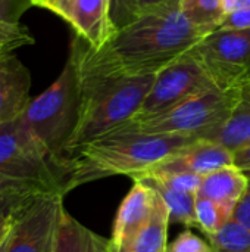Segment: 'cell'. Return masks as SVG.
I'll use <instances>...</instances> for the list:
<instances>
[{
	"label": "cell",
	"instance_id": "52a82bcc",
	"mask_svg": "<svg viewBox=\"0 0 250 252\" xmlns=\"http://www.w3.org/2000/svg\"><path fill=\"white\" fill-rule=\"evenodd\" d=\"M192 53L222 90L240 89L250 81V28L217 30L208 34Z\"/></svg>",
	"mask_w": 250,
	"mask_h": 252
},
{
	"label": "cell",
	"instance_id": "836d02e7",
	"mask_svg": "<svg viewBox=\"0 0 250 252\" xmlns=\"http://www.w3.org/2000/svg\"><path fill=\"white\" fill-rule=\"evenodd\" d=\"M248 7H250V0H224L225 13L240 10V9H248Z\"/></svg>",
	"mask_w": 250,
	"mask_h": 252
},
{
	"label": "cell",
	"instance_id": "7c38bea8",
	"mask_svg": "<svg viewBox=\"0 0 250 252\" xmlns=\"http://www.w3.org/2000/svg\"><path fill=\"white\" fill-rule=\"evenodd\" d=\"M31 74L13 55L0 52V126L22 115L31 97Z\"/></svg>",
	"mask_w": 250,
	"mask_h": 252
},
{
	"label": "cell",
	"instance_id": "8fae6325",
	"mask_svg": "<svg viewBox=\"0 0 250 252\" xmlns=\"http://www.w3.org/2000/svg\"><path fill=\"white\" fill-rule=\"evenodd\" d=\"M153 201L155 192L141 182H134L116 213L111 239L112 252L131 251L134 241L150 219Z\"/></svg>",
	"mask_w": 250,
	"mask_h": 252
},
{
	"label": "cell",
	"instance_id": "f546056e",
	"mask_svg": "<svg viewBox=\"0 0 250 252\" xmlns=\"http://www.w3.org/2000/svg\"><path fill=\"white\" fill-rule=\"evenodd\" d=\"M32 3L34 6L44 7L66 21L75 0H32Z\"/></svg>",
	"mask_w": 250,
	"mask_h": 252
},
{
	"label": "cell",
	"instance_id": "d4e9b609",
	"mask_svg": "<svg viewBox=\"0 0 250 252\" xmlns=\"http://www.w3.org/2000/svg\"><path fill=\"white\" fill-rule=\"evenodd\" d=\"M31 43H34V38L27 27L18 31H0V52H13Z\"/></svg>",
	"mask_w": 250,
	"mask_h": 252
},
{
	"label": "cell",
	"instance_id": "30bf717a",
	"mask_svg": "<svg viewBox=\"0 0 250 252\" xmlns=\"http://www.w3.org/2000/svg\"><path fill=\"white\" fill-rule=\"evenodd\" d=\"M230 165H233V152L230 149L208 139H196L190 145L131 179L137 180L140 177H158L168 174H194L203 177L215 170Z\"/></svg>",
	"mask_w": 250,
	"mask_h": 252
},
{
	"label": "cell",
	"instance_id": "9a60e30c",
	"mask_svg": "<svg viewBox=\"0 0 250 252\" xmlns=\"http://www.w3.org/2000/svg\"><path fill=\"white\" fill-rule=\"evenodd\" d=\"M200 139L217 142L231 152L250 145V81L240 87L239 100L228 120Z\"/></svg>",
	"mask_w": 250,
	"mask_h": 252
},
{
	"label": "cell",
	"instance_id": "e0dca14e",
	"mask_svg": "<svg viewBox=\"0 0 250 252\" xmlns=\"http://www.w3.org/2000/svg\"><path fill=\"white\" fill-rule=\"evenodd\" d=\"M169 223V211L164 199L155 192L150 219L139 233L130 252H168L167 239Z\"/></svg>",
	"mask_w": 250,
	"mask_h": 252
},
{
	"label": "cell",
	"instance_id": "7402d4cb",
	"mask_svg": "<svg viewBox=\"0 0 250 252\" xmlns=\"http://www.w3.org/2000/svg\"><path fill=\"white\" fill-rule=\"evenodd\" d=\"M34 6L32 0H0V31H18L22 15Z\"/></svg>",
	"mask_w": 250,
	"mask_h": 252
},
{
	"label": "cell",
	"instance_id": "d6a6232c",
	"mask_svg": "<svg viewBox=\"0 0 250 252\" xmlns=\"http://www.w3.org/2000/svg\"><path fill=\"white\" fill-rule=\"evenodd\" d=\"M32 196H19V195H0V213L6 210H13L22 205L27 199Z\"/></svg>",
	"mask_w": 250,
	"mask_h": 252
},
{
	"label": "cell",
	"instance_id": "5bb4252c",
	"mask_svg": "<svg viewBox=\"0 0 250 252\" xmlns=\"http://www.w3.org/2000/svg\"><path fill=\"white\" fill-rule=\"evenodd\" d=\"M246 186V173L237 170L234 165H230L203 176L196 195H202L214 201L231 219L234 207L243 196Z\"/></svg>",
	"mask_w": 250,
	"mask_h": 252
},
{
	"label": "cell",
	"instance_id": "d590c367",
	"mask_svg": "<svg viewBox=\"0 0 250 252\" xmlns=\"http://www.w3.org/2000/svg\"><path fill=\"white\" fill-rule=\"evenodd\" d=\"M211 252H214V250H212V251H211Z\"/></svg>",
	"mask_w": 250,
	"mask_h": 252
},
{
	"label": "cell",
	"instance_id": "1f68e13d",
	"mask_svg": "<svg viewBox=\"0 0 250 252\" xmlns=\"http://www.w3.org/2000/svg\"><path fill=\"white\" fill-rule=\"evenodd\" d=\"M18 208V207H16ZM16 208L13 210H6V211H1L0 213V242L9 235V232L12 230L13 227V223H15V211Z\"/></svg>",
	"mask_w": 250,
	"mask_h": 252
},
{
	"label": "cell",
	"instance_id": "4dcf8cb0",
	"mask_svg": "<svg viewBox=\"0 0 250 252\" xmlns=\"http://www.w3.org/2000/svg\"><path fill=\"white\" fill-rule=\"evenodd\" d=\"M233 165L243 173H250V145L233 151Z\"/></svg>",
	"mask_w": 250,
	"mask_h": 252
},
{
	"label": "cell",
	"instance_id": "ac0fdd59",
	"mask_svg": "<svg viewBox=\"0 0 250 252\" xmlns=\"http://www.w3.org/2000/svg\"><path fill=\"white\" fill-rule=\"evenodd\" d=\"M134 182H141L155 190L165 202L169 211L171 223H181L184 226L197 227L196 223V193H184L165 186L162 182L153 177H141Z\"/></svg>",
	"mask_w": 250,
	"mask_h": 252
},
{
	"label": "cell",
	"instance_id": "6da1fadb",
	"mask_svg": "<svg viewBox=\"0 0 250 252\" xmlns=\"http://www.w3.org/2000/svg\"><path fill=\"white\" fill-rule=\"evenodd\" d=\"M208 34L180 9L143 13L119 28L100 49L93 50L75 35L71 49L87 66L116 77L156 75L193 50Z\"/></svg>",
	"mask_w": 250,
	"mask_h": 252
},
{
	"label": "cell",
	"instance_id": "603a6c76",
	"mask_svg": "<svg viewBox=\"0 0 250 252\" xmlns=\"http://www.w3.org/2000/svg\"><path fill=\"white\" fill-rule=\"evenodd\" d=\"M153 179H158L165 186L184 193H197L202 182V177L194 174H168V176H158Z\"/></svg>",
	"mask_w": 250,
	"mask_h": 252
},
{
	"label": "cell",
	"instance_id": "4316f807",
	"mask_svg": "<svg viewBox=\"0 0 250 252\" xmlns=\"http://www.w3.org/2000/svg\"><path fill=\"white\" fill-rule=\"evenodd\" d=\"M137 15L180 9L181 0H134Z\"/></svg>",
	"mask_w": 250,
	"mask_h": 252
},
{
	"label": "cell",
	"instance_id": "484cf974",
	"mask_svg": "<svg viewBox=\"0 0 250 252\" xmlns=\"http://www.w3.org/2000/svg\"><path fill=\"white\" fill-rule=\"evenodd\" d=\"M111 1H112V19L116 31L131 24L139 16L134 0H111Z\"/></svg>",
	"mask_w": 250,
	"mask_h": 252
},
{
	"label": "cell",
	"instance_id": "ffe728a7",
	"mask_svg": "<svg viewBox=\"0 0 250 252\" xmlns=\"http://www.w3.org/2000/svg\"><path fill=\"white\" fill-rule=\"evenodd\" d=\"M214 252H250V230L228 220L218 233L208 238Z\"/></svg>",
	"mask_w": 250,
	"mask_h": 252
},
{
	"label": "cell",
	"instance_id": "9c48e42d",
	"mask_svg": "<svg viewBox=\"0 0 250 252\" xmlns=\"http://www.w3.org/2000/svg\"><path fill=\"white\" fill-rule=\"evenodd\" d=\"M63 195L47 193L27 199L15 211L7 252H55Z\"/></svg>",
	"mask_w": 250,
	"mask_h": 252
},
{
	"label": "cell",
	"instance_id": "3957f363",
	"mask_svg": "<svg viewBox=\"0 0 250 252\" xmlns=\"http://www.w3.org/2000/svg\"><path fill=\"white\" fill-rule=\"evenodd\" d=\"M80 80V117L68 158L85 143L115 130L136 117L155 75L116 77L99 72L80 61L71 49Z\"/></svg>",
	"mask_w": 250,
	"mask_h": 252
},
{
	"label": "cell",
	"instance_id": "2e32d148",
	"mask_svg": "<svg viewBox=\"0 0 250 252\" xmlns=\"http://www.w3.org/2000/svg\"><path fill=\"white\" fill-rule=\"evenodd\" d=\"M55 252H112L111 241L75 220L65 207L60 211Z\"/></svg>",
	"mask_w": 250,
	"mask_h": 252
},
{
	"label": "cell",
	"instance_id": "83f0119b",
	"mask_svg": "<svg viewBox=\"0 0 250 252\" xmlns=\"http://www.w3.org/2000/svg\"><path fill=\"white\" fill-rule=\"evenodd\" d=\"M246 177H248L246 190H245L243 196L240 198V201L236 204L231 220H234L245 229L250 230V173H246Z\"/></svg>",
	"mask_w": 250,
	"mask_h": 252
},
{
	"label": "cell",
	"instance_id": "d6986e66",
	"mask_svg": "<svg viewBox=\"0 0 250 252\" xmlns=\"http://www.w3.org/2000/svg\"><path fill=\"white\" fill-rule=\"evenodd\" d=\"M180 10L206 34L217 31L225 16L224 0H181Z\"/></svg>",
	"mask_w": 250,
	"mask_h": 252
},
{
	"label": "cell",
	"instance_id": "8992f818",
	"mask_svg": "<svg viewBox=\"0 0 250 252\" xmlns=\"http://www.w3.org/2000/svg\"><path fill=\"white\" fill-rule=\"evenodd\" d=\"M239 94L240 89L222 90L215 87L196 94L165 112L152 117H134L112 131L200 139L203 134L218 128L228 120L239 100Z\"/></svg>",
	"mask_w": 250,
	"mask_h": 252
},
{
	"label": "cell",
	"instance_id": "44dd1931",
	"mask_svg": "<svg viewBox=\"0 0 250 252\" xmlns=\"http://www.w3.org/2000/svg\"><path fill=\"white\" fill-rule=\"evenodd\" d=\"M228 220L231 219L220 205L202 195H196V223L197 229L202 230L206 238L218 233Z\"/></svg>",
	"mask_w": 250,
	"mask_h": 252
},
{
	"label": "cell",
	"instance_id": "7a4b0ae2",
	"mask_svg": "<svg viewBox=\"0 0 250 252\" xmlns=\"http://www.w3.org/2000/svg\"><path fill=\"white\" fill-rule=\"evenodd\" d=\"M196 139L109 131L85 143L68 158V192L105 177L119 174L133 177Z\"/></svg>",
	"mask_w": 250,
	"mask_h": 252
},
{
	"label": "cell",
	"instance_id": "cb8c5ba5",
	"mask_svg": "<svg viewBox=\"0 0 250 252\" xmlns=\"http://www.w3.org/2000/svg\"><path fill=\"white\" fill-rule=\"evenodd\" d=\"M212 248L190 230H184L168 247V252H211Z\"/></svg>",
	"mask_w": 250,
	"mask_h": 252
},
{
	"label": "cell",
	"instance_id": "277c9868",
	"mask_svg": "<svg viewBox=\"0 0 250 252\" xmlns=\"http://www.w3.org/2000/svg\"><path fill=\"white\" fill-rule=\"evenodd\" d=\"M68 193V165L52 159L19 118L0 126V195Z\"/></svg>",
	"mask_w": 250,
	"mask_h": 252
},
{
	"label": "cell",
	"instance_id": "5b68a950",
	"mask_svg": "<svg viewBox=\"0 0 250 252\" xmlns=\"http://www.w3.org/2000/svg\"><path fill=\"white\" fill-rule=\"evenodd\" d=\"M80 117V80L69 55L60 75L41 94L31 99L19 121L43 151L68 165V152Z\"/></svg>",
	"mask_w": 250,
	"mask_h": 252
},
{
	"label": "cell",
	"instance_id": "f1b7e54d",
	"mask_svg": "<svg viewBox=\"0 0 250 252\" xmlns=\"http://www.w3.org/2000/svg\"><path fill=\"white\" fill-rule=\"evenodd\" d=\"M250 28V7L225 13L218 30H245Z\"/></svg>",
	"mask_w": 250,
	"mask_h": 252
},
{
	"label": "cell",
	"instance_id": "ba28073f",
	"mask_svg": "<svg viewBox=\"0 0 250 252\" xmlns=\"http://www.w3.org/2000/svg\"><path fill=\"white\" fill-rule=\"evenodd\" d=\"M215 87L202 62L190 50L155 75L153 84L136 117H152L165 112Z\"/></svg>",
	"mask_w": 250,
	"mask_h": 252
},
{
	"label": "cell",
	"instance_id": "e575fe53",
	"mask_svg": "<svg viewBox=\"0 0 250 252\" xmlns=\"http://www.w3.org/2000/svg\"><path fill=\"white\" fill-rule=\"evenodd\" d=\"M15 224V223H13ZM12 232V230H10ZM10 232H9V235L0 242V252H7V248H9V241H10Z\"/></svg>",
	"mask_w": 250,
	"mask_h": 252
},
{
	"label": "cell",
	"instance_id": "4fadbf2b",
	"mask_svg": "<svg viewBox=\"0 0 250 252\" xmlns=\"http://www.w3.org/2000/svg\"><path fill=\"white\" fill-rule=\"evenodd\" d=\"M66 22L93 50H100L116 32L111 0H75Z\"/></svg>",
	"mask_w": 250,
	"mask_h": 252
}]
</instances>
